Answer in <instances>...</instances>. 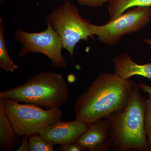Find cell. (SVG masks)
Instances as JSON below:
<instances>
[{
    "label": "cell",
    "instance_id": "6da1fadb",
    "mask_svg": "<svg viewBox=\"0 0 151 151\" xmlns=\"http://www.w3.org/2000/svg\"><path fill=\"white\" fill-rule=\"evenodd\" d=\"M135 83L114 73H99L76 101L73 107L76 120L91 124L124 110Z\"/></svg>",
    "mask_w": 151,
    "mask_h": 151
},
{
    "label": "cell",
    "instance_id": "7a4b0ae2",
    "mask_svg": "<svg viewBox=\"0 0 151 151\" xmlns=\"http://www.w3.org/2000/svg\"><path fill=\"white\" fill-rule=\"evenodd\" d=\"M140 90L135 82L126 108L106 118L110 123L112 150L149 151L145 129L146 99Z\"/></svg>",
    "mask_w": 151,
    "mask_h": 151
},
{
    "label": "cell",
    "instance_id": "3957f363",
    "mask_svg": "<svg viewBox=\"0 0 151 151\" xmlns=\"http://www.w3.org/2000/svg\"><path fill=\"white\" fill-rule=\"evenodd\" d=\"M68 97L63 75L50 71L38 73L21 85L0 92V97L4 99L46 109L60 108Z\"/></svg>",
    "mask_w": 151,
    "mask_h": 151
},
{
    "label": "cell",
    "instance_id": "277c9868",
    "mask_svg": "<svg viewBox=\"0 0 151 151\" xmlns=\"http://www.w3.org/2000/svg\"><path fill=\"white\" fill-rule=\"evenodd\" d=\"M2 98L5 112L19 137L39 134L47 127L62 120L60 108L44 110L32 104Z\"/></svg>",
    "mask_w": 151,
    "mask_h": 151
},
{
    "label": "cell",
    "instance_id": "5b68a950",
    "mask_svg": "<svg viewBox=\"0 0 151 151\" xmlns=\"http://www.w3.org/2000/svg\"><path fill=\"white\" fill-rule=\"evenodd\" d=\"M46 21L59 36L63 47L67 50L72 59L74 48L80 40L94 39L88 29L91 22L83 18L76 6L68 0L52 11Z\"/></svg>",
    "mask_w": 151,
    "mask_h": 151
},
{
    "label": "cell",
    "instance_id": "8992f818",
    "mask_svg": "<svg viewBox=\"0 0 151 151\" xmlns=\"http://www.w3.org/2000/svg\"><path fill=\"white\" fill-rule=\"evenodd\" d=\"M151 21V9L135 7L102 25L90 23L89 32L96 35L100 42L108 46L117 45L124 36L130 35L145 28Z\"/></svg>",
    "mask_w": 151,
    "mask_h": 151
},
{
    "label": "cell",
    "instance_id": "52a82bcc",
    "mask_svg": "<svg viewBox=\"0 0 151 151\" xmlns=\"http://www.w3.org/2000/svg\"><path fill=\"white\" fill-rule=\"evenodd\" d=\"M46 29L40 32H27L22 29L15 32V38L22 44L20 57L29 52H40L50 59L55 67L66 68L67 64L62 54L63 45L57 33L49 23Z\"/></svg>",
    "mask_w": 151,
    "mask_h": 151
},
{
    "label": "cell",
    "instance_id": "ba28073f",
    "mask_svg": "<svg viewBox=\"0 0 151 151\" xmlns=\"http://www.w3.org/2000/svg\"><path fill=\"white\" fill-rule=\"evenodd\" d=\"M90 125L76 119L72 122L61 120L47 127L41 131L39 134L53 145H63L76 142L88 129Z\"/></svg>",
    "mask_w": 151,
    "mask_h": 151
},
{
    "label": "cell",
    "instance_id": "9c48e42d",
    "mask_svg": "<svg viewBox=\"0 0 151 151\" xmlns=\"http://www.w3.org/2000/svg\"><path fill=\"white\" fill-rule=\"evenodd\" d=\"M76 143L83 151L110 150V123L108 118L100 119L90 124Z\"/></svg>",
    "mask_w": 151,
    "mask_h": 151
},
{
    "label": "cell",
    "instance_id": "30bf717a",
    "mask_svg": "<svg viewBox=\"0 0 151 151\" xmlns=\"http://www.w3.org/2000/svg\"><path fill=\"white\" fill-rule=\"evenodd\" d=\"M114 73L124 79H129L134 76H140L151 79V62L139 64L132 60L127 52L116 55L113 59Z\"/></svg>",
    "mask_w": 151,
    "mask_h": 151
},
{
    "label": "cell",
    "instance_id": "8fae6325",
    "mask_svg": "<svg viewBox=\"0 0 151 151\" xmlns=\"http://www.w3.org/2000/svg\"><path fill=\"white\" fill-rule=\"evenodd\" d=\"M21 142L12 124L5 112L3 100L0 97V151L13 150L20 144Z\"/></svg>",
    "mask_w": 151,
    "mask_h": 151
},
{
    "label": "cell",
    "instance_id": "7c38bea8",
    "mask_svg": "<svg viewBox=\"0 0 151 151\" xmlns=\"http://www.w3.org/2000/svg\"><path fill=\"white\" fill-rule=\"evenodd\" d=\"M135 7L150 8L151 0H109L108 9L110 19Z\"/></svg>",
    "mask_w": 151,
    "mask_h": 151
},
{
    "label": "cell",
    "instance_id": "4fadbf2b",
    "mask_svg": "<svg viewBox=\"0 0 151 151\" xmlns=\"http://www.w3.org/2000/svg\"><path fill=\"white\" fill-rule=\"evenodd\" d=\"M0 67L7 72L13 73L18 68V65L10 58L6 49L2 19H0Z\"/></svg>",
    "mask_w": 151,
    "mask_h": 151
},
{
    "label": "cell",
    "instance_id": "5bb4252c",
    "mask_svg": "<svg viewBox=\"0 0 151 151\" xmlns=\"http://www.w3.org/2000/svg\"><path fill=\"white\" fill-rule=\"evenodd\" d=\"M53 146L42 137L39 134L29 137V151H53Z\"/></svg>",
    "mask_w": 151,
    "mask_h": 151
},
{
    "label": "cell",
    "instance_id": "9a60e30c",
    "mask_svg": "<svg viewBox=\"0 0 151 151\" xmlns=\"http://www.w3.org/2000/svg\"><path fill=\"white\" fill-rule=\"evenodd\" d=\"M145 129L147 136L151 134V96L146 100L145 104Z\"/></svg>",
    "mask_w": 151,
    "mask_h": 151
},
{
    "label": "cell",
    "instance_id": "2e32d148",
    "mask_svg": "<svg viewBox=\"0 0 151 151\" xmlns=\"http://www.w3.org/2000/svg\"><path fill=\"white\" fill-rule=\"evenodd\" d=\"M81 5L92 8H98L102 6L109 0H76Z\"/></svg>",
    "mask_w": 151,
    "mask_h": 151
},
{
    "label": "cell",
    "instance_id": "e0dca14e",
    "mask_svg": "<svg viewBox=\"0 0 151 151\" xmlns=\"http://www.w3.org/2000/svg\"><path fill=\"white\" fill-rule=\"evenodd\" d=\"M57 150H57L60 151H83L76 142L60 145V147Z\"/></svg>",
    "mask_w": 151,
    "mask_h": 151
},
{
    "label": "cell",
    "instance_id": "ac0fdd59",
    "mask_svg": "<svg viewBox=\"0 0 151 151\" xmlns=\"http://www.w3.org/2000/svg\"><path fill=\"white\" fill-rule=\"evenodd\" d=\"M29 137L26 135L23 136L22 139L20 144L19 147L17 150V151H29Z\"/></svg>",
    "mask_w": 151,
    "mask_h": 151
},
{
    "label": "cell",
    "instance_id": "d6986e66",
    "mask_svg": "<svg viewBox=\"0 0 151 151\" xmlns=\"http://www.w3.org/2000/svg\"><path fill=\"white\" fill-rule=\"evenodd\" d=\"M138 86L140 89L144 92L148 93L151 96V86L147 85L143 82H140L138 84Z\"/></svg>",
    "mask_w": 151,
    "mask_h": 151
},
{
    "label": "cell",
    "instance_id": "ffe728a7",
    "mask_svg": "<svg viewBox=\"0 0 151 151\" xmlns=\"http://www.w3.org/2000/svg\"><path fill=\"white\" fill-rule=\"evenodd\" d=\"M147 137L149 151H151V134L149 135Z\"/></svg>",
    "mask_w": 151,
    "mask_h": 151
},
{
    "label": "cell",
    "instance_id": "44dd1931",
    "mask_svg": "<svg viewBox=\"0 0 151 151\" xmlns=\"http://www.w3.org/2000/svg\"><path fill=\"white\" fill-rule=\"evenodd\" d=\"M144 42L148 45L151 46V39H145Z\"/></svg>",
    "mask_w": 151,
    "mask_h": 151
}]
</instances>
